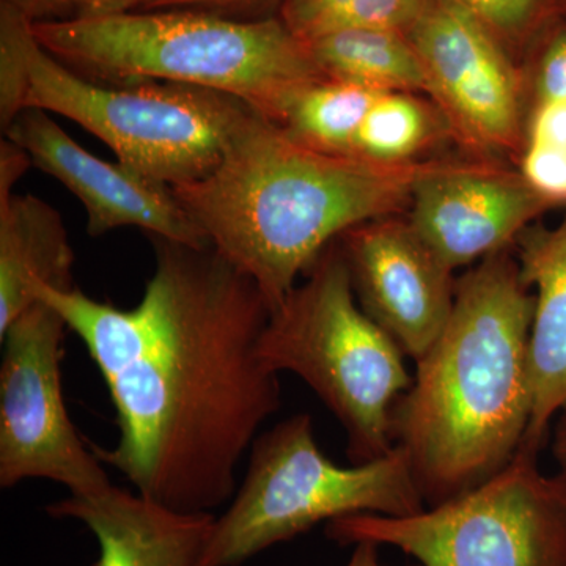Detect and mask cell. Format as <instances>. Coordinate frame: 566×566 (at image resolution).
<instances>
[{
	"mask_svg": "<svg viewBox=\"0 0 566 566\" xmlns=\"http://www.w3.org/2000/svg\"><path fill=\"white\" fill-rule=\"evenodd\" d=\"M412 566H422V565L419 564V565H412Z\"/></svg>",
	"mask_w": 566,
	"mask_h": 566,
	"instance_id": "4dcf8cb0",
	"label": "cell"
},
{
	"mask_svg": "<svg viewBox=\"0 0 566 566\" xmlns=\"http://www.w3.org/2000/svg\"><path fill=\"white\" fill-rule=\"evenodd\" d=\"M536 104L566 102V25L543 44L534 74Z\"/></svg>",
	"mask_w": 566,
	"mask_h": 566,
	"instance_id": "603a6c76",
	"label": "cell"
},
{
	"mask_svg": "<svg viewBox=\"0 0 566 566\" xmlns=\"http://www.w3.org/2000/svg\"><path fill=\"white\" fill-rule=\"evenodd\" d=\"M271 3L279 7L281 0H150L144 10H202L240 20H256L266 18L262 10Z\"/></svg>",
	"mask_w": 566,
	"mask_h": 566,
	"instance_id": "cb8c5ba5",
	"label": "cell"
},
{
	"mask_svg": "<svg viewBox=\"0 0 566 566\" xmlns=\"http://www.w3.org/2000/svg\"><path fill=\"white\" fill-rule=\"evenodd\" d=\"M436 164L314 150L252 112L218 167L172 191L211 248L274 311L337 238L411 202Z\"/></svg>",
	"mask_w": 566,
	"mask_h": 566,
	"instance_id": "3957f363",
	"label": "cell"
},
{
	"mask_svg": "<svg viewBox=\"0 0 566 566\" xmlns=\"http://www.w3.org/2000/svg\"><path fill=\"white\" fill-rule=\"evenodd\" d=\"M521 175L543 199L566 203V148L527 142Z\"/></svg>",
	"mask_w": 566,
	"mask_h": 566,
	"instance_id": "7402d4cb",
	"label": "cell"
},
{
	"mask_svg": "<svg viewBox=\"0 0 566 566\" xmlns=\"http://www.w3.org/2000/svg\"><path fill=\"white\" fill-rule=\"evenodd\" d=\"M535 297L509 252L457 281L444 331L394 406L395 446L424 506L444 504L515 458L532 417L528 338Z\"/></svg>",
	"mask_w": 566,
	"mask_h": 566,
	"instance_id": "7a4b0ae2",
	"label": "cell"
},
{
	"mask_svg": "<svg viewBox=\"0 0 566 566\" xmlns=\"http://www.w3.org/2000/svg\"><path fill=\"white\" fill-rule=\"evenodd\" d=\"M553 453L558 464V475L566 482V409L562 412L554 431Z\"/></svg>",
	"mask_w": 566,
	"mask_h": 566,
	"instance_id": "f546056e",
	"label": "cell"
},
{
	"mask_svg": "<svg viewBox=\"0 0 566 566\" xmlns=\"http://www.w3.org/2000/svg\"><path fill=\"white\" fill-rule=\"evenodd\" d=\"M65 319L36 301L0 334V486L50 480L70 495L112 485L103 461L71 422L62 387Z\"/></svg>",
	"mask_w": 566,
	"mask_h": 566,
	"instance_id": "9c48e42d",
	"label": "cell"
},
{
	"mask_svg": "<svg viewBox=\"0 0 566 566\" xmlns=\"http://www.w3.org/2000/svg\"><path fill=\"white\" fill-rule=\"evenodd\" d=\"M74 252L61 214L29 193L0 200V334L35 304L36 285L76 289Z\"/></svg>",
	"mask_w": 566,
	"mask_h": 566,
	"instance_id": "2e32d148",
	"label": "cell"
},
{
	"mask_svg": "<svg viewBox=\"0 0 566 566\" xmlns=\"http://www.w3.org/2000/svg\"><path fill=\"white\" fill-rule=\"evenodd\" d=\"M424 3L427 0H281L275 17L296 39L308 43L360 29L406 33Z\"/></svg>",
	"mask_w": 566,
	"mask_h": 566,
	"instance_id": "d6986e66",
	"label": "cell"
},
{
	"mask_svg": "<svg viewBox=\"0 0 566 566\" xmlns=\"http://www.w3.org/2000/svg\"><path fill=\"white\" fill-rule=\"evenodd\" d=\"M430 95L468 139L510 147L520 136L521 88L501 40L452 0H427L406 32Z\"/></svg>",
	"mask_w": 566,
	"mask_h": 566,
	"instance_id": "30bf717a",
	"label": "cell"
},
{
	"mask_svg": "<svg viewBox=\"0 0 566 566\" xmlns=\"http://www.w3.org/2000/svg\"><path fill=\"white\" fill-rule=\"evenodd\" d=\"M346 566H386L379 560V545L359 542L354 545L352 558Z\"/></svg>",
	"mask_w": 566,
	"mask_h": 566,
	"instance_id": "f1b7e54d",
	"label": "cell"
},
{
	"mask_svg": "<svg viewBox=\"0 0 566 566\" xmlns=\"http://www.w3.org/2000/svg\"><path fill=\"white\" fill-rule=\"evenodd\" d=\"M6 137L31 156L41 172L51 175L80 199L93 238L114 230H144L148 237L203 248L202 229L181 207L169 186L151 180L122 163L92 155L71 139L50 112L25 109L7 126Z\"/></svg>",
	"mask_w": 566,
	"mask_h": 566,
	"instance_id": "7c38bea8",
	"label": "cell"
},
{
	"mask_svg": "<svg viewBox=\"0 0 566 566\" xmlns=\"http://www.w3.org/2000/svg\"><path fill=\"white\" fill-rule=\"evenodd\" d=\"M516 260L521 279L535 290L528 338L534 403L520 450L538 455L551 422L566 409V214L553 229L521 234Z\"/></svg>",
	"mask_w": 566,
	"mask_h": 566,
	"instance_id": "9a60e30c",
	"label": "cell"
},
{
	"mask_svg": "<svg viewBox=\"0 0 566 566\" xmlns=\"http://www.w3.org/2000/svg\"><path fill=\"white\" fill-rule=\"evenodd\" d=\"M409 226L450 270L506 251L554 208L521 174L438 163L417 182Z\"/></svg>",
	"mask_w": 566,
	"mask_h": 566,
	"instance_id": "4fadbf2b",
	"label": "cell"
},
{
	"mask_svg": "<svg viewBox=\"0 0 566 566\" xmlns=\"http://www.w3.org/2000/svg\"><path fill=\"white\" fill-rule=\"evenodd\" d=\"M41 46L104 84L158 81L226 93L277 122L289 96L324 74L277 17L137 10L31 22Z\"/></svg>",
	"mask_w": 566,
	"mask_h": 566,
	"instance_id": "5b68a950",
	"label": "cell"
},
{
	"mask_svg": "<svg viewBox=\"0 0 566 566\" xmlns=\"http://www.w3.org/2000/svg\"><path fill=\"white\" fill-rule=\"evenodd\" d=\"M528 142L566 148V102L535 104Z\"/></svg>",
	"mask_w": 566,
	"mask_h": 566,
	"instance_id": "d4e9b609",
	"label": "cell"
},
{
	"mask_svg": "<svg viewBox=\"0 0 566 566\" xmlns=\"http://www.w3.org/2000/svg\"><path fill=\"white\" fill-rule=\"evenodd\" d=\"M378 95L352 82L322 77L293 92L274 123L305 147L357 156L360 126Z\"/></svg>",
	"mask_w": 566,
	"mask_h": 566,
	"instance_id": "ac0fdd59",
	"label": "cell"
},
{
	"mask_svg": "<svg viewBox=\"0 0 566 566\" xmlns=\"http://www.w3.org/2000/svg\"><path fill=\"white\" fill-rule=\"evenodd\" d=\"M31 166L33 164L28 151L9 137H3L0 142V200L9 199L14 185Z\"/></svg>",
	"mask_w": 566,
	"mask_h": 566,
	"instance_id": "484cf974",
	"label": "cell"
},
{
	"mask_svg": "<svg viewBox=\"0 0 566 566\" xmlns=\"http://www.w3.org/2000/svg\"><path fill=\"white\" fill-rule=\"evenodd\" d=\"M326 535L344 546H394L422 566H566V482L517 450L497 474L444 504L403 517H338Z\"/></svg>",
	"mask_w": 566,
	"mask_h": 566,
	"instance_id": "ba28073f",
	"label": "cell"
},
{
	"mask_svg": "<svg viewBox=\"0 0 566 566\" xmlns=\"http://www.w3.org/2000/svg\"><path fill=\"white\" fill-rule=\"evenodd\" d=\"M305 44L326 77L376 93L430 95L427 73L406 33L360 29L331 33Z\"/></svg>",
	"mask_w": 566,
	"mask_h": 566,
	"instance_id": "e0dca14e",
	"label": "cell"
},
{
	"mask_svg": "<svg viewBox=\"0 0 566 566\" xmlns=\"http://www.w3.org/2000/svg\"><path fill=\"white\" fill-rule=\"evenodd\" d=\"M433 132V122L411 93H379L359 136L356 155L379 163H409Z\"/></svg>",
	"mask_w": 566,
	"mask_h": 566,
	"instance_id": "ffe728a7",
	"label": "cell"
},
{
	"mask_svg": "<svg viewBox=\"0 0 566 566\" xmlns=\"http://www.w3.org/2000/svg\"><path fill=\"white\" fill-rule=\"evenodd\" d=\"M150 0H63L70 18H102L144 10Z\"/></svg>",
	"mask_w": 566,
	"mask_h": 566,
	"instance_id": "4316f807",
	"label": "cell"
},
{
	"mask_svg": "<svg viewBox=\"0 0 566 566\" xmlns=\"http://www.w3.org/2000/svg\"><path fill=\"white\" fill-rule=\"evenodd\" d=\"M0 3H7V6L21 11L32 22L70 18L63 0H0Z\"/></svg>",
	"mask_w": 566,
	"mask_h": 566,
	"instance_id": "83f0119b",
	"label": "cell"
},
{
	"mask_svg": "<svg viewBox=\"0 0 566 566\" xmlns=\"http://www.w3.org/2000/svg\"><path fill=\"white\" fill-rule=\"evenodd\" d=\"M150 281L133 308L36 285L81 338L109 390L118 439L93 446L134 491L174 510L214 513L281 409L279 374L260 337L271 308L248 275L203 248L148 237Z\"/></svg>",
	"mask_w": 566,
	"mask_h": 566,
	"instance_id": "6da1fadb",
	"label": "cell"
},
{
	"mask_svg": "<svg viewBox=\"0 0 566 566\" xmlns=\"http://www.w3.org/2000/svg\"><path fill=\"white\" fill-rule=\"evenodd\" d=\"M483 22L499 40H521L549 17L556 0H452Z\"/></svg>",
	"mask_w": 566,
	"mask_h": 566,
	"instance_id": "44dd1931",
	"label": "cell"
},
{
	"mask_svg": "<svg viewBox=\"0 0 566 566\" xmlns=\"http://www.w3.org/2000/svg\"><path fill=\"white\" fill-rule=\"evenodd\" d=\"M340 249L365 314L420 360L444 331L453 304V271L409 222L378 219L349 230Z\"/></svg>",
	"mask_w": 566,
	"mask_h": 566,
	"instance_id": "8fae6325",
	"label": "cell"
},
{
	"mask_svg": "<svg viewBox=\"0 0 566 566\" xmlns=\"http://www.w3.org/2000/svg\"><path fill=\"white\" fill-rule=\"evenodd\" d=\"M305 275L271 312L260 357L318 395L344 427L353 464L389 455L394 406L412 385L405 353L360 307L340 245L331 244Z\"/></svg>",
	"mask_w": 566,
	"mask_h": 566,
	"instance_id": "8992f818",
	"label": "cell"
},
{
	"mask_svg": "<svg viewBox=\"0 0 566 566\" xmlns=\"http://www.w3.org/2000/svg\"><path fill=\"white\" fill-rule=\"evenodd\" d=\"M46 513L92 532L95 566H207L216 521L214 513L180 512L115 485L52 502Z\"/></svg>",
	"mask_w": 566,
	"mask_h": 566,
	"instance_id": "5bb4252c",
	"label": "cell"
},
{
	"mask_svg": "<svg viewBox=\"0 0 566 566\" xmlns=\"http://www.w3.org/2000/svg\"><path fill=\"white\" fill-rule=\"evenodd\" d=\"M31 22L0 3L3 129L25 109L61 115L104 142L118 163L178 188L210 175L255 112L226 93L191 85L87 80L41 46Z\"/></svg>",
	"mask_w": 566,
	"mask_h": 566,
	"instance_id": "277c9868",
	"label": "cell"
},
{
	"mask_svg": "<svg viewBox=\"0 0 566 566\" xmlns=\"http://www.w3.org/2000/svg\"><path fill=\"white\" fill-rule=\"evenodd\" d=\"M424 509L401 449L368 463L335 464L316 442L312 416L294 415L253 442L243 482L216 516L207 566L244 565L338 517H403Z\"/></svg>",
	"mask_w": 566,
	"mask_h": 566,
	"instance_id": "52a82bcc",
	"label": "cell"
}]
</instances>
